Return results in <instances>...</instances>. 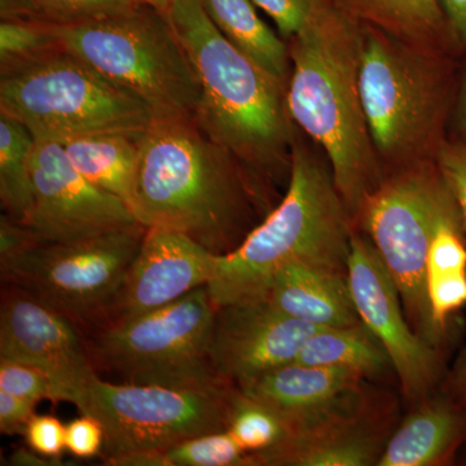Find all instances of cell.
<instances>
[{
  "label": "cell",
  "mask_w": 466,
  "mask_h": 466,
  "mask_svg": "<svg viewBox=\"0 0 466 466\" xmlns=\"http://www.w3.org/2000/svg\"><path fill=\"white\" fill-rule=\"evenodd\" d=\"M104 428L94 416L82 413L66 426V450L78 459H92L103 452Z\"/></svg>",
  "instance_id": "obj_35"
},
{
  "label": "cell",
  "mask_w": 466,
  "mask_h": 466,
  "mask_svg": "<svg viewBox=\"0 0 466 466\" xmlns=\"http://www.w3.org/2000/svg\"><path fill=\"white\" fill-rule=\"evenodd\" d=\"M377 466H446L466 443V410L440 388L410 407Z\"/></svg>",
  "instance_id": "obj_19"
},
{
  "label": "cell",
  "mask_w": 466,
  "mask_h": 466,
  "mask_svg": "<svg viewBox=\"0 0 466 466\" xmlns=\"http://www.w3.org/2000/svg\"><path fill=\"white\" fill-rule=\"evenodd\" d=\"M32 133L5 113H0V201L5 216L23 223L33 202Z\"/></svg>",
  "instance_id": "obj_26"
},
{
  "label": "cell",
  "mask_w": 466,
  "mask_h": 466,
  "mask_svg": "<svg viewBox=\"0 0 466 466\" xmlns=\"http://www.w3.org/2000/svg\"><path fill=\"white\" fill-rule=\"evenodd\" d=\"M434 162L455 198L466 231V137L450 135L438 150Z\"/></svg>",
  "instance_id": "obj_32"
},
{
  "label": "cell",
  "mask_w": 466,
  "mask_h": 466,
  "mask_svg": "<svg viewBox=\"0 0 466 466\" xmlns=\"http://www.w3.org/2000/svg\"><path fill=\"white\" fill-rule=\"evenodd\" d=\"M66 426L57 417L35 413L23 435L27 447L46 458L60 461V456L66 450Z\"/></svg>",
  "instance_id": "obj_33"
},
{
  "label": "cell",
  "mask_w": 466,
  "mask_h": 466,
  "mask_svg": "<svg viewBox=\"0 0 466 466\" xmlns=\"http://www.w3.org/2000/svg\"><path fill=\"white\" fill-rule=\"evenodd\" d=\"M294 361L352 370L368 381L394 373L388 352L364 323L320 328L305 342Z\"/></svg>",
  "instance_id": "obj_24"
},
{
  "label": "cell",
  "mask_w": 466,
  "mask_h": 466,
  "mask_svg": "<svg viewBox=\"0 0 466 466\" xmlns=\"http://www.w3.org/2000/svg\"><path fill=\"white\" fill-rule=\"evenodd\" d=\"M146 231L137 223L82 240L38 242L0 269L2 283L26 291L79 328L96 329L106 324Z\"/></svg>",
  "instance_id": "obj_10"
},
{
  "label": "cell",
  "mask_w": 466,
  "mask_h": 466,
  "mask_svg": "<svg viewBox=\"0 0 466 466\" xmlns=\"http://www.w3.org/2000/svg\"><path fill=\"white\" fill-rule=\"evenodd\" d=\"M146 228L183 233L217 256L231 253L271 208L269 196L195 118H155L128 202Z\"/></svg>",
  "instance_id": "obj_1"
},
{
  "label": "cell",
  "mask_w": 466,
  "mask_h": 466,
  "mask_svg": "<svg viewBox=\"0 0 466 466\" xmlns=\"http://www.w3.org/2000/svg\"><path fill=\"white\" fill-rule=\"evenodd\" d=\"M146 131H104L56 140L92 184L128 205ZM130 208V207H128Z\"/></svg>",
  "instance_id": "obj_22"
},
{
  "label": "cell",
  "mask_w": 466,
  "mask_h": 466,
  "mask_svg": "<svg viewBox=\"0 0 466 466\" xmlns=\"http://www.w3.org/2000/svg\"><path fill=\"white\" fill-rule=\"evenodd\" d=\"M50 29L63 50L142 101L156 118H195L200 85L165 12L140 5L112 16Z\"/></svg>",
  "instance_id": "obj_6"
},
{
  "label": "cell",
  "mask_w": 466,
  "mask_h": 466,
  "mask_svg": "<svg viewBox=\"0 0 466 466\" xmlns=\"http://www.w3.org/2000/svg\"><path fill=\"white\" fill-rule=\"evenodd\" d=\"M265 300L288 317L317 328L363 323L349 274L308 263H291L272 279Z\"/></svg>",
  "instance_id": "obj_20"
},
{
  "label": "cell",
  "mask_w": 466,
  "mask_h": 466,
  "mask_svg": "<svg viewBox=\"0 0 466 466\" xmlns=\"http://www.w3.org/2000/svg\"><path fill=\"white\" fill-rule=\"evenodd\" d=\"M38 242L41 241L25 225L3 214L0 218V269L11 265Z\"/></svg>",
  "instance_id": "obj_36"
},
{
  "label": "cell",
  "mask_w": 466,
  "mask_h": 466,
  "mask_svg": "<svg viewBox=\"0 0 466 466\" xmlns=\"http://www.w3.org/2000/svg\"><path fill=\"white\" fill-rule=\"evenodd\" d=\"M165 14L200 85L195 121L269 195L272 184L290 175L297 137L288 108V81L236 48L208 17L201 0H173Z\"/></svg>",
  "instance_id": "obj_3"
},
{
  "label": "cell",
  "mask_w": 466,
  "mask_h": 466,
  "mask_svg": "<svg viewBox=\"0 0 466 466\" xmlns=\"http://www.w3.org/2000/svg\"><path fill=\"white\" fill-rule=\"evenodd\" d=\"M217 306L208 285L165 308L92 330L95 367L124 382L167 388L214 389L220 379L208 358Z\"/></svg>",
  "instance_id": "obj_9"
},
{
  "label": "cell",
  "mask_w": 466,
  "mask_h": 466,
  "mask_svg": "<svg viewBox=\"0 0 466 466\" xmlns=\"http://www.w3.org/2000/svg\"><path fill=\"white\" fill-rule=\"evenodd\" d=\"M397 401L370 383L323 415L287 431L254 466H377L397 428Z\"/></svg>",
  "instance_id": "obj_13"
},
{
  "label": "cell",
  "mask_w": 466,
  "mask_h": 466,
  "mask_svg": "<svg viewBox=\"0 0 466 466\" xmlns=\"http://www.w3.org/2000/svg\"><path fill=\"white\" fill-rule=\"evenodd\" d=\"M349 284L359 317L390 358L403 400L410 407L433 394L446 375L450 351L435 348L412 329L397 285L359 229L352 235Z\"/></svg>",
  "instance_id": "obj_12"
},
{
  "label": "cell",
  "mask_w": 466,
  "mask_h": 466,
  "mask_svg": "<svg viewBox=\"0 0 466 466\" xmlns=\"http://www.w3.org/2000/svg\"><path fill=\"white\" fill-rule=\"evenodd\" d=\"M440 389L466 410V345L459 350L452 366L447 368Z\"/></svg>",
  "instance_id": "obj_38"
},
{
  "label": "cell",
  "mask_w": 466,
  "mask_h": 466,
  "mask_svg": "<svg viewBox=\"0 0 466 466\" xmlns=\"http://www.w3.org/2000/svg\"><path fill=\"white\" fill-rule=\"evenodd\" d=\"M368 382L352 370L291 361L238 388L274 410L288 431L332 410Z\"/></svg>",
  "instance_id": "obj_18"
},
{
  "label": "cell",
  "mask_w": 466,
  "mask_h": 466,
  "mask_svg": "<svg viewBox=\"0 0 466 466\" xmlns=\"http://www.w3.org/2000/svg\"><path fill=\"white\" fill-rule=\"evenodd\" d=\"M0 113L34 139L61 140L104 131H146L152 110L57 46L32 60L0 67Z\"/></svg>",
  "instance_id": "obj_7"
},
{
  "label": "cell",
  "mask_w": 466,
  "mask_h": 466,
  "mask_svg": "<svg viewBox=\"0 0 466 466\" xmlns=\"http://www.w3.org/2000/svg\"><path fill=\"white\" fill-rule=\"evenodd\" d=\"M450 135L466 137V50L460 57L458 90L451 116Z\"/></svg>",
  "instance_id": "obj_40"
},
{
  "label": "cell",
  "mask_w": 466,
  "mask_h": 466,
  "mask_svg": "<svg viewBox=\"0 0 466 466\" xmlns=\"http://www.w3.org/2000/svg\"><path fill=\"white\" fill-rule=\"evenodd\" d=\"M440 3L453 43L462 55L466 50V0H440Z\"/></svg>",
  "instance_id": "obj_39"
},
{
  "label": "cell",
  "mask_w": 466,
  "mask_h": 466,
  "mask_svg": "<svg viewBox=\"0 0 466 466\" xmlns=\"http://www.w3.org/2000/svg\"><path fill=\"white\" fill-rule=\"evenodd\" d=\"M355 229L327 157L296 137L283 200L235 250L217 256L208 284L214 305L265 299L274 276L291 263L349 274Z\"/></svg>",
  "instance_id": "obj_4"
},
{
  "label": "cell",
  "mask_w": 466,
  "mask_h": 466,
  "mask_svg": "<svg viewBox=\"0 0 466 466\" xmlns=\"http://www.w3.org/2000/svg\"><path fill=\"white\" fill-rule=\"evenodd\" d=\"M143 2L146 3V5L159 9V11L167 12L171 3H173V0H143Z\"/></svg>",
  "instance_id": "obj_42"
},
{
  "label": "cell",
  "mask_w": 466,
  "mask_h": 466,
  "mask_svg": "<svg viewBox=\"0 0 466 466\" xmlns=\"http://www.w3.org/2000/svg\"><path fill=\"white\" fill-rule=\"evenodd\" d=\"M236 385L167 388L92 380L78 410L104 428V464L135 453L167 449L198 435L227 431Z\"/></svg>",
  "instance_id": "obj_11"
},
{
  "label": "cell",
  "mask_w": 466,
  "mask_h": 466,
  "mask_svg": "<svg viewBox=\"0 0 466 466\" xmlns=\"http://www.w3.org/2000/svg\"><path fill=\"white\" fill-rule=\"evenodd\" d=\"M227 431L248 453L257 455L283 440L287 426L274 410L235 386L229 400Z\"/></svg>",
  "instance_id": "obj_29"
},
{
  "label": "cell",
  "mask_w": 466,
  "mask_h": 466,
  "mask_svg": "<svg viewBox=\"0 0 466 466\" xmlns=\"http://www.w3.org/2000/svg\"><path fill=\"white\" fill-rule=\"evenodd\" d=\"M146 5L143 0H0L2 20L60 27L112 16Z\"/></svg>",
  "instance_id": "obj_28"
},
{
  "label": "cell",
  "mask_w": 466,
  "mask_h": 466,
  "mask_svg": "<svg viewBox=\"0 0 466 466\" xmlns=\"http://www.w3.org/2000/svg\"><path fill=\"white\" fill-rule=\"evenodd\" d=\"M361 25V101L385 175L434 161L450 137L461 56Z\"/></svg>",
  "instance_id": "obj_5"
},
{
  "label": "cell",
  "mask_w": 466,
  "mask_h": 466,
  "mask_svg": "<svg viewBox=\"0 0 466 466\" xmlns=\"http://www.w3.org/2000/svg\"><path fill=\"white\" fill-rule=\"evenodd\" d=\"M216 258L183 233L147 228L104 325L156 311L208 285Z\"/></svg>",
  "instance_id": "obj_17"
},
{
  "label": "cell",
  "mask_w": 466,
  "mask_h": 466,
  "mask_svg": "<svg viewBox=\"0 0 466 466\" xmlns=\"http://www.w3.org/2000/svg\"><path fill=\"white\" fill-rule=\"evenodd\" d=\"M361 35L359 21L333 0H319L305 27L288 41L291 119L323 149L354 223L385 177L361 101Z\"/></svg>",
  "instance_id": "obj_2"
},
{
  "label": "cell",
  "mask_w": 466,
  "mask_h": 466,
  "mask_svg": "<svg viewBox=\"0 0 466 466\" xmlns=\"http://www.w3.org/2000/svg\"><path fill=\"white\" fill-rule=\"evenodd\" d=\"M25 225L41 242L82 240L137 225L124 200L86 179L56 140L35 139Z\"/></svg>",
  "instance_id": "obj_14"
},
{
  "label": "cell",
  "mask_w": 466,
  "mask_h": 466,
  "mask_svg": "<svg viewBox=\"0 0 466 466\" xmlns=\"http://www.w3.org/2000/svg\"><path fill=\"white\" fill-rule=\"evenodd\" d=\"M274 20L279 33L289 41L305 27L319 0H253Z\"/></svg>",
  "instance_id": "obj_34"
},
{
  "label": "cell",
  "mask_w": 466,
  "mask_h": 466,
  "mask_svg": "<svg viewBox=\"0 0 466 466\" xmlns=\"http://www.w3.org/2000/svg\"><path fill=\"white\" fill-rule=\"evenodd\" d=\"M219 32L242 54L272 75L289 81L291 63L288 43L263 23L253 0H201Z\"/></svg>",
  "instance_id": "obj_25"
},
{
  "label": "cell",
  "mask_w": 466,
  "mask_h": 466,
  "mask_svg": "<svg viewBox=\"0 0 466 466\" xmlns=\"http://www.w3.org/2000/svg\"><path fill=\"white\" fill-rule=\"evenodd\" d=\"M9 464L16 466H51V465H61L60 462L55 461L41 455V453L35 452V451L25 447V449H17L14 451V453L9 459Z\"/></svg>",
  "instance_id": "obj_41"
},
{
  "label": "cell",
  "mask_w": 466,
  "mask_h": 466,
  "mask_svg": "<svg viewBox=\"0 0 466 466\" xmlns=\"http://www.w3.org/2000/svg\"><path fill=\"white\" fill-rule=\"evenodd\" d=\"M115 466H254L250 453L228 431L198 435L167 449L135 453Z\"/></svg>",
  "instance_id": "obj_27"
},
{
  "label": "cell",
  "mask_w": 466,
  "mask_h": 466,
  "mask_svg": "<svg viewBox=\"0 0 466 466\" xmlns=\"http://www.w3.org/2000/svg\"><path fill=\"white\" fill-rule=\"evenodd\" d=\"M58 46L50 27L18 20L0 21V67L41 56Z\"/></svg>",
  "instance_id": "obj_30"
},
{
  "label": "cell",
  "mask_w": 466,
  "mask_h": 466,
  "mask_svg": "<svg viewBox=\"0 0 466 466\" xmlns=\"http://www.w3.org/2000/svg\"><path fill=\"white\" fill-rule=\"evenodd\" d=\"M426 294L435 327L458 342L459 317L466 308V231L455 198L435 227L426 262Z\"/></svg>",
  "instance_id": "obj_21"
},
{
  "label": "cell",
  "mask_w": 466,
  "mask_h": 466,
  "mask_svg": "<svg viewBox=\"0 0 466 466\" xmlns=\"http://www.w3.org/2000/svg\"><path fill=\"white\" fill-rule=\"evenodd\" d=\"M318 329L265 299L232 303L217 308L208 358L220 379L241 386L296 360Z\"/></svg>",
  "instance_id": "obj_16"
},
{
  "label": "cell",
  "mask_w": 466,
  "mask_h": 466,
  "mask_svg": "<svg viewBox=\"0 0 466 466\" xmlns=\"http://www.w3.org/2000/svg\"><path fill=\"white\" fill-rule=\"evenodd\" d=\"M0 359L43 370L54 383L58 401L76 408L97 376L78 325L9 284L3 288L0 303Z\"/></svg>",
  "instance_id": "obj_15"
},
{
  "label": "cell",
  "mask_w": 466,
  "mask_h": 466,
  "mask_svg": "<svg viewBox=\"0 0 466 466\" xmlns=\"http://www.w3.org/2000/svg\"><path fill=\"white\" fill-rule=\"evenodd\" d=\"M349 16L403 41L461 56L440 0H333Z\"/></svg>",
  "instance_id": "obj_23"
},
{
  "label": "cell",
  "mask_w": 466,
  "mask_h": 466,
  "mask_svg": "<svg viewBox=\"0 0 466 466\" xmlns=\"http://www.w3.org/2000/svg\"><path fill=\"white\" fill-rule=\"evenodd\" d=\"M452 198L435 162H420L386 174L355 220L397 285L412 329L450 352L456 342L435 327L429 309L426 262L438 219Z\"/></svg>",
  "instance_id": "obj_8"
},
{
  "label": "cell",
  "mask_w": 466,
  "mask_h": 466,
  "mask_svg": "<svg viewBox=\"0 0 466 466\" xmlns=\"http://www.w3.org/2000/svg\"><path fill=\"white\" fill-rule=\"evenodd\" d=\"M0 390L35 403L58 401L54 383L43 370L9 359H0Z\"/></svg>",
  "instance_id": "obj_31"
},
{
  "label": "cell",
  "mask_w": 466,
  "mask_h": 466,
  "mask_svg": "<svg viewBox=\"0 0 466 466\" xmlns=\"http://www.w3.org/2000/svg\"><path fill=\"white\" fill-rule=\"evenodd\" d=\"M36 404L0 390V431L8 435L24 434L30 420L35 416Z\"/></svg>",
  "instance_id": "obj_37"
}]
</instances>
